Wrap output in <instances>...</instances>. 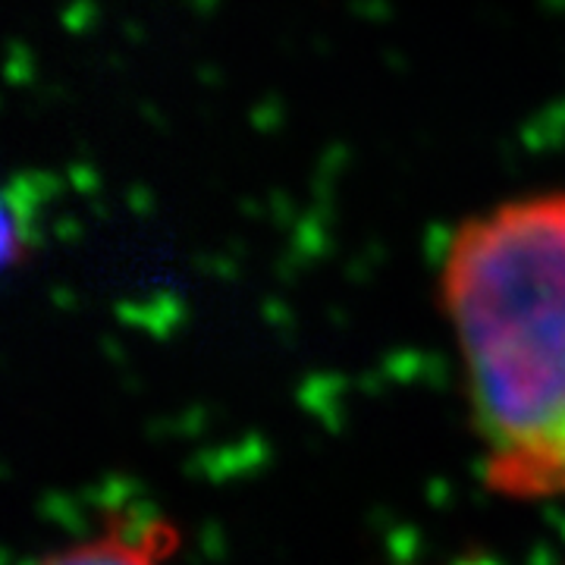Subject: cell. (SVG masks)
<instances>
[{
  "label": "cell",
  "instance_id": "cell-1",
  "mask_svg": "<svg viewBox=\"0 0 565 565\" xmlns=\"http://www.w3.org/2000/svg\"><path fill=\"white\" fill-rule=\"evenodd\" d=\"M440 286L490 484L522 500L565 497V189L465 221Z\"/></svg>",
  "mask_w": 565,
  "mask_h": 565
},
{
  "label": "cell",
  "instance_id": "cell-2",
  "mask_svg": "<svg viewBox=\"0 0 565 565\" xmlns=\"http://www.w3.org/2000/svg\"><path fill=\"white\" fill-rule=\"evenodd\" d=\"M177 550V531L163 519L110 515L107 525L61 546L32 565H167Z\"/></svg>",
  "mask_w": 565,
  "mask_h": 565
},
{
  "label": "cell",
  "instance_id": "cell-3",
  "mask_svg": "<svg viewBox=\"0 0 565 565\" xmlns=\"http://www.w3.org/2000/svg\"><path fill=\"white\" fill-rule=\"evenodd\" d=\"M29 243H25V230H22L20 217L13 211V204L0 195V277L10 274L17 264L25 258Z\"/></svg>",
  "mask_w": 565,
  "mask_h": 565
}]
</instances>
